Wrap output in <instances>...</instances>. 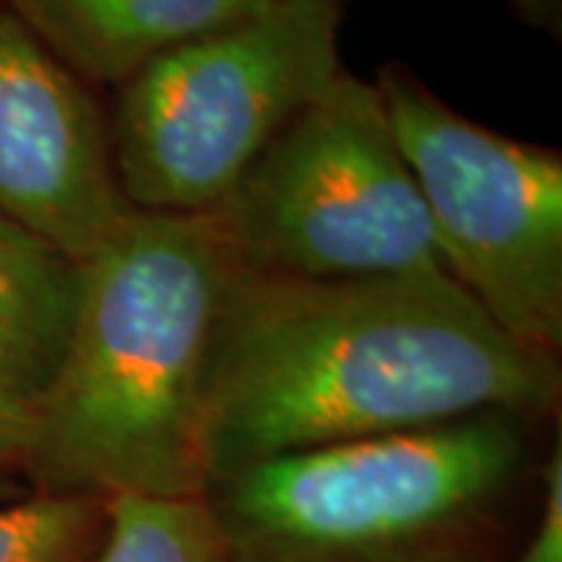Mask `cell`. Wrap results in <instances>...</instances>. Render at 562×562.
<instances>
[{"label": "cell", "mask_w": 562, "mask_h": 562, "mask_svg": "<svg viewBox=\"0 0 562 562\" xmlns=\"http://www.w3.org/2000/svg\"><path fill=\"white\" fill-rule=\"evenodd\" d=\"M560 369L503 335L450 276L306 281L238 269L203 375L206 487L250 462L541 413Z\"/></svg>", "instance_id": "cell-1"}, {"label": "cell", "mask_w": 562, "mask_h": 562, "mask_svg": "<svg viewBox=\"0 0 562 562\" xmlns=\"http://www.w3.org/2000/svg\"><path fill=\"white\" fill-rule=\"evenodd\" d=\"M235 276L213 213L132 210L81 260L69 350L25 443L44 494H206L203 375Z\"/></svg>", "instance_id": "cell-2"}, {"label": "cell", "mask_w": 562, "mask_h": 562, "mask_svg": "<svg viewBox=\"0 0 562 562\" xmlns=\"http://www.w3.org/2000/svg\"><path fill=\"white\" fill-rule=\"evenodd\" d=\"M506 413L294 450L206 487L232 562H403L472 519L522 462Z\"/></svg>", "instance_id": "cell-3"}, {"label": "cell", "mask_w": 562, "mask_h": 562, "mask_svg": "<svg viewBox=\"0 0 562 562\" xmlns=\"http://www.w3.org/2000/svg\"><path fill=\"white\" fill-rule=\"evenodd\" d=\"M344 7L269 0L122 81L110 154L125 203L140 213H216L266 144L341 76Z\"/></svg>", "instance_id": "cell-4"}, {"label": "cell", "mask_w": 562, "mask_h": 562, "mask_svg": "<svg viewBox=\"0 0 562 562\" xmlns=\"http://www.w3.org/2000/svg\"><path fill=\"white\" fill-rule=\"evenodd\" d=\"M213 216L254 276H447L375 81L347 72L266 144Z\"/></svg>", "instance_id": "cell-5"}, {"label": "cell", "mask_w": 562, "mask_h": 562, "mask_svg": "<svg viewBox=\"0 0 562 562\" xmlns=\"http://www.w3.org/2000/svg\"><path fill=\"white\" fill-rule=\"evenodd\" d=\"M375 91L443 272L516 344L562 347V157L497 135L387 66Z\"/></svg>", "instance_id": "cell-6"}, {"label": "cell", "mask_w": 562, "mask_h": 562, "mask_svg": "<svg viewBox=\"0 0 562 562\" xmlns=\"http://www.w3.org/2000/svg\"><path fill=\"white\" fill-rule=\"evenodd\" d=\"M0 213L79 262L132 213L98 103L10 10H0Z\"/></svg>", "instance_id": "cell-7"}, {"label": "cell", "mask_w": 562, "mask_h": 562, "mask_svg": "<svg viewBox=\"0 0 562 562\" xmlns=\"http://www.w3.org/2000/svg\"><path fill=\"white\" fill-rule=\"evenodd\" d=\"M81 262L0 213V416L32 428L60 375Z\"/></svg>", "instance_id": "cell-8"}, {"label": "cell", "mask_w": 562, "mask_h": 562, "mask_svg": "<svg viewBox=\"0 0 562 562\" xmlns=\"http://www.w3.org/2000/svg\"><path fill=\"white\" fill-rule=\"evenodd\" d=\"M269 0H7V10L81 79L122 85L181 41L254 16Z\"/></svg>", "instance_id": "cell-9"}, {"label": "cell", "mask_w": 562, "mask_h": 562, "mask_svg": "<svg viewBox=\"0 0 562 562\" xmlns=\"http://www.w3.org/2000/svg\"><path fill=\"white\" fill-rule=\"evenodd\" d=\"M94 562H232L203 497H110Z\"/></svg>", "instance_id": "cell-10"}, {"label": "cell", "mask_w": 562, "mask_h": 562, "mask_svg": "<svg viewBox=\"0 0 562 562\" xmlns=\"http://www.w3.org/2000/svg\"><path fill=\"white\" fill-rule=\"evenodd\" d=\"M103 535V501L41 494L0 506V562H94Z\"/></svg>", "instance_id": "cell-11"}, {"label": "cell", "mask_w": 562, "mask_h": 562, "mask_svg": "<svg viewBox=\"0 0 562 562\" xmlns=\"http://www.w3.org/2000/svg\"><path fill=\"white\" fill-rule=\"evenodd\" d=\"M516 562H562V457L560 447L543 469L541 519Z\"/></svg>", "instance_id": "cell-12"}, {"label": "cell", "mask_w": 562, "mask_h": 562, "mask_svg": "<svg viewBox=\"0 0 562 562\" xmlns=\"http://www.w3.org/2000/svg\"><path fill=\"white\" fill-rule=\"evenodd\" d=\"M25 443H29V428L0 416V469L25 462Z\"/></svg>", "instance_id": "cell-13"}, {"label": "cell", "mask_w": 562, "mask_h": 562, "mask_svg": "<svg viewBox=\"0 0 562 562\" xmlns=\"http://www.w3.org/2000/svg\"><path fill=\"white\" fill-rule=\"evenodd\" d=\"M403 562H472L469 557H462V553H457V550H450L447 543H441V547H431V550H425V553H419V557H409V560Z\"/></svg>", "instance_id": "cell-14"}]
</instances>
